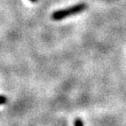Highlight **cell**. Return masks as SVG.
<instances>
[{
  "label": "cell",
  "mask_w": 126,
  "mask_h": 126,
  "mask_svg": "<svg viewBox=\"0 0 126 126\" xmlns=\"http://www.w3.org/2000/svg\"><path fill=\"white\" fill-rule=\"evenodd\" d=\"M74 126H84V124H83V121L81 120V118H75V122H74Z\"/></svg>",
  "instance_id": "2"
},
{
  "label": "cell",
  "mask_w": 126,
  "mask_h": 126,
  "mask_svg": "<svg viewBox=\"0 0 126 126\" xmlns=\"http://www.w3.org/2000/svg\"><path fill=\"white\" fill-rule=\"evenodd\" d=\"M7 102V98H6L4 95H0V105H3V104H4L5 102Z\"/></svg>",
  "instance_id": "3"
},
{
  "label": "cell",
  "mask_w": 126,
  "mask_h": 126,
  "mask_svg": "<svg viewBox=\"0 0 126 126\" xmlns=\"http://www.w3.org/2000/svg\"><path fill=\"white\" fill-rule=\"evenodd\" d=\"M88 8V5L84 3H81V4H75L73 6L67 7L66 9H62V10H59L54 12L52 14V18L53 20H61L63 18H68L71 16L76 15L82 12Z\"/></svg>",
  "instance_id": "1"
},
{
  "label": "cell",
  "mask_w": 126,
  "mask_h": 126,
  "mask_svg": "<svg viewBox=\"0 0 126 126\" xmlns=\"http://www.w3.org/2000/svg\"><path fill=\"white\" fill-rule=\"evenodd\" d=\"M30 1H31V2H32V3H35V2H37L38 0H30Z\"/></svg>",
  "instance_id": "4"
}]
</instances>
